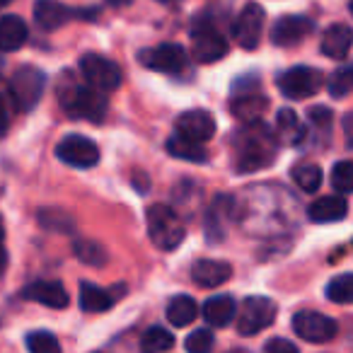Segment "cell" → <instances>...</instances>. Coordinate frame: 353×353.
<instances>
[{
    "instance_id": "cell-20",
    "label": "cell",
    "mask_w": 353,
    "mask_h": 353,
    "mask_svg": "<svg viewBox=\"0 0 353 353\" xmlns=\"http://www.w3.org/2000/svg\"><path fill=\"white\" fill-rule=\"evenodd\" d=\"M230 276H232V266L228 261H218V259H201L192 269L194 283L201 285V288H218Z\"/></svg>"
},
{
    "instance_id": "cell-8",
    "label": "cell",
    "mask_w": 353,
    "mask_h": 353,
    "mask_svg": "<svg viewBox=\"0 0 353 353\" xmlns=\"http://www.w3.org/2000/svg\"><path fill=\"white\" fill-rule=\"evenodd\" d=\"M192 51L199 63H216L228 56V41L211 22H196L192 27Z\"/></svg>"
},
{
    "instance_id": "cell-6",
    "label": "cell",
    "mask_w": 353,
    "mask_h": 353,
    "mask_svg": "<svg viewBox=\"0 0 353 353\" xmlns=\"http://www.w3.org/2000/svg\"><path fill=\"white\" fill-rule=\"evenodd\" d=\"M237 314V312H235ZM276 319V303L264 295H250L242 303L240 314H237V332L242 336H254L274 324Z\"/></svg>"
},
{
    "instance_id": "cell-25",
    "label": "cell",
    "mask_w": 353,
    "mask_h": 353,
    "mask_svg": "<svg viewBox=\"0 0 353 353\" xmlns=\"http://www.w3.org/2000/svg\"><path fill=\"white\" fill-rule=\"evenodd\" d=\"M27 30L25 20L17 15H6L0 20V51H17L27 41Z\"/></svg>"
},
{
    "instance_id": "cell-22",
    "label": "cell",
    "mask_w": 353,
    "mask_h": 353,
    "mask_svg": "<svg viewBox=\"0 0 353 353\" xmlns=\"http://www.w3.org/2000/svg\"><path fill=\"white\" fill-rule=\"evenodd\" d=\"M351 41H353V34H351V27L348 25H332L322 37V54L327 59H334V61H346L348 59V51H351Z\"/></svg>"
},
{
    "instance_id": "cell-26",
    "label": "cell",
    "mask_w": 353,
    "mask_h": 353,
    "mask_svg": "<svg viewBox=\"0 0 353 353\" xmlns=\"http://www.w3.org/2000/svg\"><path fill=\"white\" fill-rule=\"evenodd\" d=\"M167 152L179 157V160H187V162H206L208 160V150L203 148V143H196L187 136H179V133H174V136L167 141Z\"/></svg>"
},
{
    "instance_id": "cell-36",
    "label": "cell",
    "mask_w": 353,
    "mask_h": 353,
    "mask_svg": "<svg viewBox=\"0 0 353 353\" xmlns=\"http://www.w3.org/2000/svg\"><path fill=\"white\" fill-rule=\"evenodd\" d=\"M184 348H187L189 353H206L213 348V334L208 332V329H196V332H192L187 336V341H184Z\"/></svg>"
},
{
    "instance_id": "cell-43",
    "label": "cell",
    "mask_w": 353,
    "mask_h": 353,
    "mask_svg": "<svg viewBox=\"0 0 353 353\" xmlns=\"http://www.w3.org/2000/svg\"><path fill=\"white\" fill-rule=\"evenodd\" d=\"M3 237H6V228H3V218H0V242H3Z\"/></svg>"
},
{
    "instance_id": "cell-27",
    "label": "cell",
    "mask_w": 353,
    "mask_h": 353,
    "mask_svg": "<svg viewBox=\"0 0 353 353\" xmlns=\"http://www.w3.org/2000/svg\"><path fill=\"white\" fill-rule=\"evenodd\" d=\"M199 305L194 303V298L189 295H174L167 305V319H170L174 327H187L196 319Z\"/></svg>"
},
{
    "instance_id": "cell-34",
    "label": "cell",
    "mask_w": 353,
    "mask_h": 353,
    "mask_svg": "<svg viewBox=\"0 0 353 353\" xmlns=\"http://www.w3.org/2000/svg\"><path fill=\"white\" fill-rule=\"evenodd\" d=\"M332 184L339 194H343V196L353 192V162L351 160H341L334 165Z\"/></svg>"
},
{
    "instance_id": "cell-29",
    "label": "cell",
    "mask_w": 353,
    "mask_h": 353,
    "mask_svg": "<svg viewBox=\"0 0 353 353\" xmlns=\"http://www.w3.org/2000/svg\"><path fill=\"white\" fill-rule=\"evenodd\" d=\"M290 174H293V182L298 184L305 194H314L319 189V184H322V170H319L317 165H312V162L293 167Z\"/></svg>"
},
{
    "instance_id": "cell-42",
    "label": "cell",
    "mask_w": 353,
    "mask_h": 353,
    "mask_svg": "<svg viewBox=\"0 0 353 353\" xmlns=\"http://www.w3.org/2000/svg\"><path fill=\"white\" fill-rule=\"evenodd\" d=\"M107 6H112V8H123V6H131V0H107Z\"/></svg>"
},
{
    "instance_id": "cell-15",
    "label": "cell",
    "mask_w": 353,
    "mask_h": 353,
    "mask_svg": "<svg viewBox=\"0 0 353 353\" xmlns=\"http://www.w3.org/2000/svg\"><path fill=\"white\" fill-rule=\"evenodd\" d=\"M174 126L179 136H187L196 143H206L216 136V119L206 109H189V112L179 114Z\"/></svg>"
},
{
    "instance_id": "cell-28",
    "label": "cell",
    "mask_w": 353,
    "mask_h": 353,
    "mask_svg": "<svg viewBox=\"0 0 353 353\" xmlns=\"http://www.w3.org/2000/svg\"><path fill=\"white\" fill-rule=\"evenodd\" d=\"M73 252L83 264L88 266H104L107 264V252L99 242H92V240H85V237H78L73 242Z\"/></svg>"
},
{
    "instance_id": "cell-2",
    "label": "cell",
    "mask_w": 353,
    "mask_h": 353,
    "mask_svg": "<svg viewBox=\"0 0 353 353\" xmlns=\"http://www.w3.org/2000/svg\"><path fill=\"white\" fill-rule=\"evenodd\" d=\"M59 102L61 109L70 119H83V121L90 123H99L107 117V97H104V92L90 88V85H78V83L61 85Z\"/></svg>"
},
{
    "instance_id": "cell-3",
    "label": "cell",
    "mask_w": 353,
    "mask_h": 353,
    "mask_svg": "<svg viewBox=\"0 0 353 353\" xmlns=\"http://www.w3.org/2000/svg\"><path fill=\"white\" fill-rule=\"evenodd\" d=\"M148 235H150L152 245L162 252H172L184 242L187 228H184L182 216L174 208L165 206V203H155L148 208Z\"/></svg>"
},
{
    "instance_id": "cell-23",
    "label": "cell",
    "mask_w": 353,
    "mask_h": 353,
    "mask_svg": "<svg viewBox=\"0 0 353 353\" xmlns=\"http://www.w3.org/2000/svg\"><path fill=\"white\" fill-rule=\"evenodd\" d=\"M237 303L230 295H213L203 303V319L211 327H228L235 319Z\"/></svg>"
},
{
    "instance_id": "cell-19",
    "label": "cell",
    "mask_w": 353,
    "mask_h": 353,
    "mask_svg": "<svg viewBox=\"0 0 353 353\" xmlns=\"http://www.w3.org/2000/svg\"><path fill=\"white\" fill-rule=\"evenodd\" d=\"M346 213H348V203H346V199H343V194L322 196V199H317V201L310 203V208H307V218L312 223H319V225L343 221Z\"/></svg>"
},
{
    "instance_id": "cell-40",
    "label": "cell",
    "mask_w": 353,
    "mask_h": 353,
    "mask_svg": "<svg viewBox=\"0 0 353 353\" xmlns=\"http://www.w3.org/2000/svg\"><path fill=\"white\" fill-rule=\"evenodd\" d=\"M343 133H346V145H351V143H353V136H351V114H346V117H343Z\"/></svg>"
},
{
    "instance_id": "cell-1",
    "label": "cell",
    "mask_w": 353,
    "mask_h": 353,
    "mask_svg": "<svg viewBox=\"0 0 353 353\" xmlns=\"http://www.w3.org/2000/svg\"><path fill=\"white\" fill-rule=\"evenodd\" d=\"M232 148H235V170L240 174L266 170L279 152L274 131L261 119L245 123V128H240L232 138Z\"/></svg>"
},
{
    "instance_id": "cell-11",
    "label": "cell",
    "mask_w": 353,
    "mask_h": 353,
    "mask_svg": "<svg viewBox=\"0 0 353 353\" xmlns=\"http://www.w3.org/2000/svg\"><path fill=\"white\" fill-rule=\"evenodd\" d=\"M56 157L63 160L65 165L78 167V170H90L99 162V148L88 136H78L70 133L56 145Z\"/></svg>"
},
{
    "instance_id": "cell-30",
    "label": "cell",
    "mask_w": 353,
    "mask_h": 353,
    "mask_svg": "<svg viewBox=\"0 0 353 353\" xmlns=\"http://www.w3.org/2000/svg\"><path fill=\"white\" fill-rule=\"evenodd\" d=\"M174 346V336L162 327H150L141 339V348L145 353H162Z\"/></svg>"
},
{
    "instance_id": "cell-7",
    "label": "cell",
    "mask_w": 353,
    "mask_h": 353,
    "mask_svg": "<svg viewBox=\"0 0 353 353\" xmlns=\"http://www.w3.org/2000/svg\"><path fill=\"white\" fill-rule=\"evenodd\" d=\"M80 73H83L85 83L99 92H114L121 85V70L107 56L85 54L80 59Z\"/></svg>"
},
{
    "instance_id": "cell-18",
    "label": "cell",
    "mask_w": 353,
    "mask_h": 353,
    "mask_svg": "<svg viewBox=\"0 0 353 353\" xmlns=\"http://www.w3.org/2000/svg\"><path fill=\"white\" fill-rule=\"evenodd\" d=\"M235 208H232L230 196H216V201L211 203L206 213V235L208 242H223L225 240V225L235 221Z\"/></svg>"
},
{
    "instance_id": "cell-35",
    "label": "cell",
    "mask_w": 353,
    "mask_h": 353,
    "mask_svg": "<svg viewBox=\"0 0 353 353\" xmlns=\"http://www.w3.org/2000/svg\"><path fill=\"white\" fill-rule=\"evenodd\" d=\"M25 346L30 348L32 353H56V351H61L59 339H56L51 332H32V334H27Z\"/></svg>"
},
{
    "instance_id": "cell-9",
    "label": "cell",
    "mask_w": 353,
    "mask_h": 353,
    "mask_svg": "<svg viewBox=\"0 0 353 353\" xmlns=\"http://www.w3.org/2000/svg\"><path fill=\"white\" fill-rule=\"evenodd\" d=\"M322 88V73L307 65H295L279 75V90L288 99H307Z\"/></svg>"
},
{
    "instance_id": "cell-13",
    "label": "cell",
    "mask_w": 353,
    "mask_h": 353,
    "mask_svg": "<svg viewBox=\"0 0 353 353\" xmlns=\"http://www.w3.org/2000/svg\"><path fill=\"white\" fill-rule=\"evenodd\" d=\"M293 329H295V334H298L300 339H305V341L327 343V341H332V339L336 336L339 324L334 322L332 317H327V314L310 312V310H305V312H298L293 317Z\"/></svg>"
},
{
    "instance_id": "cell-32",
    "label": "cell",
    "mask_w": 353,
    "mask_h": 353,
    "mask_svg": "<svg viewBox=\"0 0 353 353\" xmlns=\"http://www.w3.org/2000/svg\"><path fill=\"white\" fill-rule=\"evenodd\" d=\"M39 223L56 232H73L75 230L73 218H70L68 213L59 211V208H44V211H39Z\"/></svg>"
},
{
    "instance_id": "cell-21",
    "label": "cell",
    "mask_w": 353,
    "mask_h": 353,
    "mask_svg": "<svg viewBox=\"0 0 353 353\" xmlns=\"http://www.w3.org/2000/svg\"><path fill=\"white\" fill-rule=\"evenodd\" d=\"M117 293H123L121 285L117 288H99L94 283H80V307L85 312H104V310L114 307L119 300Z\"/></svg>"
},
{
    "instance_id": "cell-5",
    "label": "cell",
    "mask_w": 353,
    "mask_h": 353,
    "mask_svg": "<svg viewBox=\"0 0 353 353\" xmlns=\"http://www.w3.org/2000/svg\"><path fill=\"white\" fill-rule=\"evenodd\" d=\"M256 83H259V78L250 75V78L235 80V88H232L235 90V97L230 102V112L245 123L259 121L264 117L266 107H269V99L256 92Z\"/></svg>"
},
{
    "instance_id": "cell-38",
    "label": "cell",
    "mask_w": 353,
    "mask_h": 353,
    "mask_svg": "<svg viewBox=\"0 0 353 353\" xmlns=\"http://www.w3.org/2000/svg\"><path fill=\"white\" fill-rule=\"evenodd\" d=\"M264 351H269V353H298V346H295L293 341H288V339H271V341H266Z\"/></svg>"
},
{
    "instance_id": "cell-45",
    "label": "cell",
    "mask_w": 353,
    "mask_h": 353,
    "mask_svg": "<svg viewBox=\"0 0 353 353\" xmlns=\"http://www.w3.org/2000/svg\"><path fill=\"white\" fill-rule=\"evenodd\" d=\"M8 3H12V0H0V6H8Z\"/></svg>"
},
{
    "instance_id": "cell-17",
    "label": "cell",
    "mask_w": 353,
    "mask_h": 353,
    "mask_svg": "<svg viewBox=\"0 0 353 353\" xmlns=\"http://www.w3.org/2000/svg\"><path fill=\"white\" fill-rule=\"evenodd\" d=\"M22 298L32 300V303L46 305L51 310H63L68 307V293L59 281H34V283L22 288Z\"/></svg>"
},
{
    "instance_id": "cell-16",
    "label": "cell",
    "mask_w": 353,
    "mask_h": 353,
    "mask_svg": "<svg viewBox=\"0 0 353 353\" xmlns=\"http://www.w3.org/2000/svg\"><path fill=\"white\" fill-rule=\"evenodd\" d=\"M314 25L310 17L305 15H285L281 20H276V25L271 27V41L276 46H293L300 44L303 39H307L312 34Z\"/></svg>"
},
{
    "instance_id": "cell-4",
    "label": "cell",
    "mask_w": 353,
    "mask_h": 353,
    "mask_svg": "<svg viewBox=\"0 0 353 353\" xmlns=\"http://www.w3.org/2000/svg\"><path fill=\"white\" fill-rule=\"evenodd\" d=\"M46 88V75L34 65H22L10 78V99L17 112H32Z\"/></svg>"
},
{
    "instance_id": "cell-41",
    "label": "cell",
    "mask_w": 353,
    "mask_h": 353,
    "mask_svg": "<svg viewBox=\"0 0 353 353\" xmlns=\"http://www.w3.org/2000/svg\"><path fill=\"white\" fill-rule=\"evenodd\" d=\"M6 269H8V252L3 247V242H0V276L6 274Z\"/></svg>"
},
{
    "instance_id": "cell-12",
    "label": "cell",
    "mask_w": 353,
    "mask_h": 353,
    "mask_svg": "<svg viewBox=\"0 0 353 353\" xmlns=\"http://www.w3.org/2000/svg\"><path fill=\"white\" fill-rule=\"evenodd\" d=\"M83 17H97V10H75L59 0H37L34 3V22L46 32H54L68 25L70 20H83Z\"/></svg>"
},
{
    "instance_id": "cell-10",
    "label": "cell",
    "mask_w": 353,
    "mask_h": 353,
    "mask_svg": "<svg viewBox=\"0 0 353 353\" xmlns=\"http://www.w3.org/2000/svg\"><path fill=\"white\" fill-rule=\"evenodd\" d=\"M138 59L150 70H157V73L165 75H182L189 68V56L179 44H162L155 46V49H145L141 51Z\"/></svg>"
},
{
    "instance_id": "cell-31",
    "label": "cell",
    "mask_w": 353,
    "mask_h": 353,
    "mask_svg": "<svg viewBox=\"0 0 353 353\" xmlns=\"http://www.w3.org/2000/svg\"><path fill=\"white\" fill-rule=\"evenodd\" d=\"M327 298L332 303L339 305H348L353 300V276L351 274H341L334 281H329L327 285Z\"/></svg>"
},
{
    "instance_id": "cell-37",
    "label": "cell",
    "mask_w": 353,
    "mask_h": 353,
    "mask_svg": "<svg viewBox=\"0 0 353 353\" xmlns=\"http://www.w3.org/2000/svg\"><path fill=\"white\" fill-rule=\"evenodd\" d=\"M307 119L312 121L314 128L329 131V128H332V121H334V114H332V109H327V107H312L307 112Z\"/></svg>"
},
{
    "instance_id": "cell-24",
    "label": "cell",
    "mask_w": 353,
    "mask_h": 353,
    "mask_svg": "<svg viewBox=\"0 0 353 353\" xmlns=\"http://www.w3.org/2000/svg\"><path fill=\"white\" fill-rule=\"evenodd\" d=\"M276 138L285 145H300L305 138V126L293 109H281L276 114Z\"/></svg>"
},
{
    "instance_id": "cell-14",
    "label": "cell",
    "mask_w": 353,
    "mask_h": 353,
    "mask_svg": "<svg viewBox=\"0 0 353 353\" xmlns=\"http://www.w3.org/2000/svg\"><path fill=\"white\" fill-rule=\"evenodd\" d=\"M264 22H266V15H264V10H261V6L247 3L240 15H237L235 27H232L237 44L247 51L256 49L261 41V32H264Z\"/></svg>"
},
{
    "instance_id": "cell-33",
    "label": "cell",
    "mask_w": 353,
    "mask_h": 353,
    "mask_svg": "<svg viewBox=\"0 0 353 353\" xmlns=\"http://www.w3.org/2000/svg\"><path fill=\"white\" fill-rule=\"evenodd\" d=\"M351 88H353V70H351V65H341V68H339L336 73L332 75L327 90H329V94H332L334 99H343V97H348Z\"/></svg>"
},
{
    "instance_id": "cell-39",
    "label": "cell",
    "mask_w": 353,
    "mask_h": 353,
    "mask_svg": "<svg viewBox=\"0 0 353 353\" xmlns=\"http://www.w3.org/2000/svg\"><path fill=\"white\" fill-rule=\"evenodd\" d=\"M8 128H10V117H8V107H6V99L0 97V138L6 136Z\"/></svg>"
},
{
    "instance_id": "cell-44",
    "label": "cell",
    "mask_w": 353,
    "mask_h": 353,
    "mask_svg": "<svg viewBox=\"0 0 353 353\" xmlns=\"http://www.w3.org/2000/svg\"><path fill=\"white\" fill-rule=\"evenodd\" d=\"M157 3H162V6H170V3H176V0H157Z\"/></svg>"
}]
</instances>
